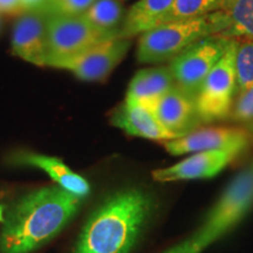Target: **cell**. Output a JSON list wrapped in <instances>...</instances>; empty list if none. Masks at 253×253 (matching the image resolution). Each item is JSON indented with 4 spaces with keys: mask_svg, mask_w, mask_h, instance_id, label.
Segmentation results:
<instances>
[{
    "mask_svg": "<svg viewBox=\"0 0 253 253\" xmlns=\"http://www.w3.org/2000/svg\"><path fill=\"white\" fill-rule=\"evenodd\" d=\"M248 129L250 131H252L253 132V125L252 126H248Z\"/></svg>",
    "mask_w": 253,
    "mask_h": 253,
    "instance_id": "cell-27",
    "label": "cell"
},
{
    "mask_svg": "<svg viewBox=\"0 0 253 253\" xmlns=\"http://www.w3.org/2000/svg\"><path fill=\"white\" fill-rule=\"evenodd\" d=\"M231 39L221 36L204 38L169 61L176 86L196 99L205 78L225 54Z\"/></svg>",
    "mask_w": 253,
    "mask_h": 253,
    "instance_id": "cell-7",
    "label": "cell"
},
{
    "mask_svg": "<svg viewBox=\"0 0 253 253\" xmlns=\"http://www.w3.org/2000/svg\"><path fill=\"white\" fill-rule=\"evenodd\" d=\"M227 0H175L161 24L190 20L225 8ZM160 24V25H161Z\"/></svg>",
    "mask_w": 253,
    "mask_h": 253,
    "instance_id": "cell-19",
    "label": "cell"
},
{
    "mask_svg": "<svg viewBox=\"0 0 253 253\" xmlns=\"http://www.w3.org/2000/svg\"><path fill=\"white\" fill-rule=\"evenodd\" d=\"M96 0H49L45 8L50 15H82Z\"/></svg>",
    "mask_w": 253,
    "mask_h": 253,
    "instance_id": "cell-22",
    "label": "cell"
},
{
    "mask_svg": "<svg viewBox=\"0 0 253 253\" xmlns=\"http://www.w3.org/2000/svg\"><path fill=\"white\" fill-rule=\"evenodd\" d=\"M18 162L36 167L45 171L58 186L78 198H86L90 192V185L86 178L73 172L69 168L56 157L39 154H24L18 157Z\"/></svg>",
    "mask_w": 253,
    "mask_h": 253,
    "instance_id": "cell-15",
    "label": "cell"
},
{
    "mask_svg": "<svg viewBox=\"0 0 253 253\" xmlns=\"http://www.w3.org/2000/svg\"><path fill=\"white\" fill-rule=\"evenodd\" d=\"M153 112L164 128L178 137L203 125L195 97L177 86L158 101Z\"/></svg>",
    "mask_w": 253,
    "mask_h": 253,
    "instance_id": "cell-11",
    "label": "cell"
},
{
    "mask_svg": "<svg viewBox=\"0 0 253 253\" xmlns=\"http://www.w3.org/2000/svg\"><path fill=\"white\" fill-rule=\"evenodd\" d=\"M110 39L82 15H50L47 25V66L60 68L100 41Z\"/></svg>",
    "mask_w": 253,
    "mask_h": 253,
    "instance_id": "cell-6",
    "label": "cell"
},
{
    "mask_svg": "<svg viewBox=\"0 0 253 253\" xmlns=\"http://www.w3.org/2000/svg\"><path fill=\"white\" fill-rule=\"evenodd\" d=\"M175 0H138L126 12L120 38L131 39L158 26Z\"/></svg>",
    "mask_w": 253,
    "mask_h": 253,
    "instance_id": "cell-16",
    "label": "cell"
},
{
    "mask_svg": "<svg viewBox=\"0 0 253 253\" xmlns=\"http://www.w3.org/2000/svg\"><path fill=\"white\" fill-rule=\"evenodd\" d=\"M205 249V246L199 242L195 235L181 244L176 245L175 248L170 249L166 253H201Z\"/></svg>",
    "mask_w": 253,
    "mask_h": 253,
    "instance_id": "cell-23",
    "label": "cell"
},
{
    "mask_svg": "<svg viewBox=\"0 0 253 253\" xmlns=\"http://www.w3.org/2000/svg\"><path fill=\"white\" fill-rule=\"evenodd\" d=\"M81 199L58 185L31 192L5 216L0 235L2 253H30L46 244L77 213Z\"/></svg>",
    "mask_w": 253,
    "mask_h": 253,
    "instance_id": "cell-1",
    "label": "cell"
},
{
    "mask_svg": "<svg viewBox=\"0 0 253 253\" xmlns=\"http://www.w3.org/2000/svg\"><path fill=\"white\" fill-rule=\"evenodd\" d=\"M229 119L236 123L248 125V126L253 125V84L237 95Z\"/></svg>",
    "mask_w": 253,
    "mask_h": 253,
    "instance_id": "cell-21",
    "label": "cell"
},
{
    "mask_svg": "<svg viewBox=\"0 0 253 253\" xmlns=\"http://www.w3.org/2000/svg\"><path fill=\"white\" fill-rule=\"evenodd\" d=\"M20 12V0H0V13L18 14Z\"/></svg>",
    "mask_w": 253,
    "mask_h": 253,
    "instance_id": "cell-24",
    "label": "cell"
},
{
    "mask_svg": "<svg viewBox=\"0 0 253 253\" xmlns=\"http://www.w3.org/2000/svg\"><path fill=\"white\" fill-rule=\"evenodd\" d=\"M249 131L231 126L197 128L184 136L163 142L164 148L171 155L202 153V151H227L236 156L248 147Z\"/></svg>",
    "mask_w": 253,
    "mask_h": 253,
    "instance_id": "cell-8",
    "label": "cell"
},
{
    "mask_svg": "<svg viewBox=\"0 0 253 253\" xmlns=\"http://www.w3.org/2000/svg\"><path fill=\"white\" fill-rule=\"evenodd\" d=\"M4 211H5V208L2 207V205H0V223H4V220H5Z\"/></svg>",
    "mask_w": 253,
    "mask_h": 253,
    "instance_id": "cell-26",
    "label": "cell"
},
{
    "mask_svg": "<svg viewBox=\"0 0 253 253\" xmlns=\"http://www.w3.org/2000/svg\"><path fill=\"white\" fill-rule=\"evenodd\" d=\"M175 86L169 66L144 68L131 79L126 100L135 101L153 110L158 101Z\"/></svg>",
    "mask_w": 253,
    "mask_h": 253,
    "instance_id": "cell-14",
    "label": "cell"
},
{
    "mask_svg": "<svg viewBox=\"0 0 253 253\" xmlns=\"http://www.w3.org/2000/svg\"><path fill=\"white\" fill-rule=\"evenodd\" d=\"M112 125L126 134L154 141H170L178 136L168 131L154 112L135 101L126 100L112 116Z\"/></svg>",
    "mask_w": 253,
    "mask_h": 253,
    "instance_id": "cell-13",
    "label": "cell"
},
{
    "mask_svg": "<svg viewBox=\"0 0 253 253\" xmlns=\"http://www.w3.org/2000/svg\"><path fill=\"white\" fill-rule=\"evenodd\" d=\"M126 14L120 0H96L84 17L107 38H116L120 36Z\"/></svg>",
    "mask_w": 253,
    "mask_h": 253,
    "instance_id": "cell-17",
    "label": "cell"
},
{
    "mask_svg": "<svg viewBox=\"0 0 253 253\" xmlns=\"http://www.w3.org/2000/svg\"><path fill=\"white\" fill-rule=\"evenodd\" d=\"M235 154L227 151H202L195 153L175 166L153 171L155 181L175 182L190 179L211 178L216 176L229 164Z\"/></svg>",
    "mask_w": 253,
    "mask_h": 253,
    "instance_id": "cell-12",
    "label": "cell"
},
{
    "mask_svg": "<svg viewBox=\"0 0 253 253\" xmlns=\"http://www.w3.org/2000/svg\"><path fill=\"white\" fill-rule=\"evenodd\" d=\"M230 25L226 11H217L190 20L161 24L140 34L137 60L142 63H163L208 37L223 36Z\"/></svg>",
    "mask_w": 253,
    "mask_h": 253,
    "instance_id": "cell-3",
    "label": "cell"
},
{
    "mask_svg": "<svg viewBox=\"0 0 253 253\" xmlns=\"http://www.w3.org/2000/svg\"><path fill=\"white\" fill-rule=\"evenodd\" d=\"M49 0H20L21 12H32L43 8Z\"/></svg>",
    "mask_w": 253,
    "mask_h": 253,
    "instance_id": "cell-25",
    "label": "cell"
},
{
    "mask_svg": "<svg viewBox=\"0 0 253 253\" xmlns=\"http://www.w3.org/2000/svg\"><path fill=\"white\" fill-rule=\"evenodd\" d=\"M130 45V39L126 38L116 37L102 40L62 63L60 68L68 69L84 81L104 80L122 61Z\"/></svg>",
    "mask_w": 253,
    "mask_h": 253,
    "instance_id": "cell-9",
    "label": "cell"
},
{
    "mask_svg": "<svg viewBox=\"0 0 253 253\" xmlns=\"http://www.w3.org/2000/svg\"><path fill=\"white\" fill-rule=\"evenodd\" d=\"M153 208L150 196L141 190L118 192L91 214L74 253H128Z\"/></svg>",
    "mask_w": 253,
    "mask_h": 253,
    "instance_id": "cell-2",
    "label": "cell"
},
{
    "mask_svg": "<svg viewBox=\"0 0 253 253\" xmlns=\"http://www.w3.org/2000/svg\"><path fill=\"white\" fill-rule=\"evenodd\" d=\"M224 11L230 25L221 37L253 40V0H227Z\"/></svg>",
    "mask_w": 253,
    "mask_h": 253,
    "instance_id": "cell-18",
    "label": "cell"
},
{
    "mask_svg": "<svg viewBox=\"0 0 253 253\" xmlns=\"http://www.w3.org/2000/svg\"><path fill=\"white\" fill-rule=\"evenodd\" d=\"M235 96L253 84V40H239L236 50Z\"/></svg>",
    "mask_w": 253,
    "mask_h": 253,
    "instance_id": "cell-20",
    "label": "cell"
},
{
    "mask_svg": "<svg viewBox=\"0 0 253 253\" xmlns=\"http://www.w3.org/2000/svg\"><path fill=\"white\" fill-rule=\"evenodd\" d=\"M50 13L43 7L19 18L12 33V52L25 61L47 66V25Z\"/></svg>",
    "mask_w": 253,
    "mask_h": 253,
    "instance_id": "cell-10",
    "label": "cell"
},
{
    "mask_svg": "<svg viewBox=\"0 0 253 253\" xmlns=\"http://www.w3.org/2000/svg\"><path fill=\"white\" fill-rule=\"evenodd\" d=\"M239 39L232 38L225 54L211 69L196 96V104L203 123L229 119L236 91L235 59Z\"/></svg>",
    "mask_w": 253,
    "mask_h": 253,
    "instance_id": "cell-5",
    "label": "cell"
},
{
    "mask_svg": "<svg viewBox=\"0 0 253 253\" xmlns=\"http://www.w3.org/2000/svg\"><path fill=\"white\" fill-rule=\"evenodd\" d=\"M253 205V164L230 183L195 233L205 248L236 225Z\"/></svg>",
    "mask_w": 253,
    "mask_h": 253,
    "instance_id": "cell-4",
    "label": "cell"
}]
</instances>
